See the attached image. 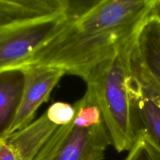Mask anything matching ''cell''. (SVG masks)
<instances>
[{"label":"cell","mask_w":160,"mask_h":160,"mask_svg":"<svg viewBox=\"0 0 160 160\" xmlns=\"http://www.w3.org/2000/svg\"><path fill=\"white\" fill-rule=\"evenodd\" d=\"M134 102L139 132L152 142L160 150V98L145 93L132 79L130 83Z\"/></svg>","instance_id":"30bf717a"},{"label":"cell","mask_w":160,"mask_h":160,"mask_svg":"<svg viewBox=\"0 0 160 160\" xmlns=\"http://www.w3.org/2000/svg\"><path fill=\"white\" fill-rule=\"evenodd\" d=\"M130 66L133 81L148 95L160 98V20L152 13L131 43Z\"/></svg>","instance_id":"5b68a950"},{"label":"cell","mask_w":160,"mask_h":160,"mask_svg":"<svg viewBox=\"0 0 160 160\" xmlns=\"http://www.w3.org/2000/svg\"><path fill=\"white\" fill-rule=\"evenodd\" d=\"M133 40L93 67L84 79L99 108L111 144L118 152L129 151L140 134L130 88Z\"/></svg>","instance_id":"7a4b0ae2"},{"label":"cell","mask_w":160,"mask_h":160,"mask_svg":"<svg viewBox=\"0 0 160 160\" xmlns=\"http://www.w3.org/2000/svg\"><path fill=\"white\" fill-rule=\"evenodd\" d=\"M45 112L53 123L60 127L73 121L76 114V109L73 105L56 102L52 103Z\"/></svg>","instance_id":"7c38bea8"},{"label":"cell","mask_w":160,"mask_h":160,"mask_svg":"<svg viewBox=\"0 0 160 160\" xmlns=\"http://www.w3.org/2000/svg\"><path fill=\"white\" fill-rule=\"evenodd\" d=\"M124 160H160V150L145 134H140Z\"/></svg>","instance_id":"8fae6325"},{"label":"cell","mask_w":160,"mask_h":160,"mask_svg":"<svg viewBox=\"0 0 160 160\" xmlns=\"http://www.w3.org/2000/svg\"><path fill=\"white\" fill-rule=\"evenodd\" d=\"M23 69V94L9 136L34 121L38 109L48 101L53 89L66 74L63 70L53 67L30 65Z\"/></svg>","instance_id":"8992f818"},{"label":"cell","mask_w":160,"mask_h":160,"mask_svg":"<svg viewBox=\"0 0 160 160\" xmlns=\"http://www.w3.org/2000/svg\"><path fill=\"white\" fill-rule=\"evenodd\" d=\"M24 85L23 69L0 73V141L9 136Z\"/></svg>","instance_id":"9c48e42d"},{"label":"cell","mask_w":160,"mask_h":160,"mask_svg":"<svg viewBox=\"0 0 160 160\" xmlns=\"http://www.w3.org/2000/svg\"><path fill=\"white\" fill-rule=\"evenodd\" d=\"M69 6L70 0H0V26L56 17Z\"/></svg>","instance_id":"52a82bcc"},{"label":"cell","mask_w":160,"mask_h":160,"mask_svg":"<svg viewBox=\"0 0 160 160\" xmlns=\"http://www.w3.org/2000/svg\"><path fill=\"white\" fill-rule=\"evenodd\" d=\"M0 160H21L5 139L0 141Z\"/></svg>","instance_id":"4fadbf2b"},{"label":"cell","mask_w":160,"mask_h":160,"mask_svg":"<svg viewBox=\"0 0 160 160\" xmlns=\"http://www.w3.org/2000/svg\"><path fill=\"white\" fill-rule=\"evenodd\" d=\"M153 3L154 0L70 1L69 20L34 53L30 65L58 67L84 80L93 67L134 38L151 15Z\"/></svg>","instance_id":"6da1fadb"},{"label":"cell","mask_w":160,"mask_h":160,"mask_svg":"<svg viewBox=\"0 0 160 160\" xmlns=\"http://www.w3.org/2000/svg\"><path fill=\"white\" fill-rule=\"evenodd\" d=\"M152 15L158 17L160 20V0H154L152 9Z\"/></svg>","instance_id":"5bb4252c"},{"label":"cell","mask_w":160,"mask_h":160,"mask_svg":"<svg viewBox=\"0 0 160 160\" xmlns=\"http://www.w3.org/2000/svg\"><path fill=\"white\" fill-rule=\"evenodd\" d=\"M71 123L54 131L33 160H103L111 140L93 95L86 90Z\"/></svg>","instance_id":"3957f363"},{"label":"cell","mask_w":160,"mask_h":160,"mask_svg":"<svg viewBox=\"0 0 160 160\" xmlns=\"http://www.w3.org/2000/svg\"><path fill=\"white\" fill-rule=\"evenodd\" d=\"M58 128L44 112L28 127L13 133L5 140L21 160H33Z\"/></svg>","instance_id":"ba28073f"},{"label":"cell","mask_w":160,"mask_h":160,"mask_svg":"<svg viewBox=\"0 0 160 160\" xmlns=\"http://www.w3.org/2000/svg\"><path fill=\"white\" fill-rule=\"evenodd\" d=\"M70 6L56 17L0 26V73L29 66L34 53L66 24Z\"/></svg>","instance_id":"277c9868"}]
</instances>
